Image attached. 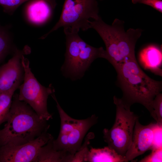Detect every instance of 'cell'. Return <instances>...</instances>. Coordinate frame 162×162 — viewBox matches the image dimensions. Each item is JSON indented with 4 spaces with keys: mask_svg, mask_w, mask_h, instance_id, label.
Masks as SVG:
<instances>
[{
    "mask_svg": "<svg viewBox=\"0 0 162 162\" xmlns=\"http://www.w3.org/2000/svg\"><path fill=\"white\" fill-rule=\"evenodd\" d=\"M51 95L56 102V106L60 118L61 126L59 133L68 134L84 122L85 119H76L68 116L60 105L54 92Z\"/></svg>",
    "mask_w": 162,
    "mask_h": 162,
    "instance_id": "obj_17",
    "label": "cell"
},
{
    "mask_svg": "<svg viewBox=\"0 0 162 162\" xmlns=\"http://www.w3.org/2000/svg\"><path fill=\"white\" fill-rule=\"evenodd\" d=\"M26 8L28 20L37 25H42L48 22L51 18L56 3L47 0H31Z\"/></svg>",
    "mask_w": 162,
    "mask_h": 162,
    "instance_id": "obj_10",
    "label": "cell"
},
{
    "mask_svg": "<svg viewBox=\"0 0 162 162\" xmlns=\"http://www.w3.org/2000/svg\"><path fill=\"white\" fill-rule=\"evenodd\" d=\"M94 136V134L92 133H90L89 134V135H88L84 145L81 146L79 149L74 155L72 162H85L89 151L88 146V145L89 140L93 138Z\"/></svg>",
    "mask_w": 162,
    "mask_h": 162,
    "instance_id": "obj_21",
    "label": "cell"
},
{
    "mask_svg": "<svg viewBox=\"0 0 162 162\" xmlns=\"http://www.w3.org/2000/svg\"><path fill=\"white\" fill-rule=\"evenodd\" d=\"M154 123L146 125L141 124L139 118L135 122L131 144L125 157L128 161H132L137 157L151 150L153 141Z\"/></svg>",
    "mask_w": 162,
    "mask_h": 162,
    "instance_id": "obj_9",
    "label": "cell"
},
{
    "mask_svg": "<svg viewBox=\"0 0 162 162\" xmlns=\"http://www.w3.org/2000/svg\"><path fill=\"white\" fill-rule=\"evenodd\" d=\"M148 155L139 161L140 162H162V148L153 149Z\"/></svg>",
    "mask_w": 162,
    "mask_h": 162,
    "instance_id": "obj_24",
    "label": "cell"
},
{
    "mask_svg": "<svg viewBox=\"0 0 162 162\" xmlns=\"http://www.w3.org/2000/svg\"><path fill=\"white\" fill-rule=\"evenodd\" d=\"M89 22L91 28L95 30L104 41L107 60L115 69L128 60L136 58L135 47L143 31L142 29L130 28L125 31L123 21L116 18L110 25L100 16Z\"/></svg>",
    "mask_w": 162,
    "mask_h": 162,
    "instance_id": "obj_3",
    "label": "cell"
},
{
    "mask_svg": "<svg viewBox=\"0 0 162 162\" xmlns=\"http://www.w3.org/2000/svg\"><path fill=\"white\" fill-rule=\"evenodd\" d=\"M80 52L74 75H79L84 72L92 63L99 58L107 60L108 56L106 50L102 47H93L83 40L80 37L79 40Z\"/></svg>",
    "mask_w": 162,
    "mask_h": 162,
    "instance_id": "obj_11",
    "label": "cell"
},
{
    "mask_svg": "<svg viewBox=\"0 0 162 162\" xmlns=\"http://www.w3.org/2000/svg\"><path fill=\"white\" fill-rule=\"evenodd\" d=\"M152 145L151 150L162 148V125L154 123Z\"/></svg>",
    "mask_w": 162,
    "mask_h": 162,
    "instance_id": "obj_22",
    "label": "cell"
},
{
    "mask_svg": "<svg viewBox=\"0 0 162 162\" xmlns=\"http://www.w3.org/2000/svg\"><path fill=\"white\" fill-rule=\"evenodd\" d=\"M52 138L46 131L26 143L1 146L0 162H35L40 148Z\"/></svg>",
    "mask_w": 162,
    "mask_h": 162,
    "instance_id": "obj_7",
    "label": "cell"
},
{
    "mask_svg": "<svg viewBox=\"0 0 162 162\" xmlns=\"http://www.w3.org/2000/svg\"><path fill=\"white\" fill-rule=\"evenodd\" d=\"M53 139L40 148L35 162H72L73 156L68 152L57 151L53 148Z\"/></svg>",
    "mask_w": 162,
    "mask_h": 162,
    "instance_id": "obj_15",
    "label": "cell"
},
{
    "mask_svg": "<svg viewBox=\"0 0 162 162\" xmlns=\"http://www.w3.org/2000/svg\"><path fill=\"white\" fill-rule=\"evenodd\" d=\"M10 47V40L6 33L0 29V62L5 56Z\"/></svg>",
    "mask_w": 162,
    "mask_h": 162,
    "instance_id": "obj_23",
    "label": "cell"
},
{
    "mask_svg": "<svg viewBox=\"0 0 162 162\" xmlns=\"http://www.w3.org/2000/svg\"><path fill=\"white\" fill-rule=\"evenodd\" d=\"M22 64L24 70L23 82L18 88V99L28 104L41 118L48 120L52 115L48 112L47 100L48 96L54 92L51 86L46 87L37 80L29 67V62L23 56Z\"/></svg>",
    "mask_w": 162,
    "mask_h": 162,
    "instance_id": "obj_6",
    "label": "cell"
},
{
    "mask_svg": "<svg viewBox=\"0 0 162 162\" xmlns=\"http://www.w3.org/2000/svg\"><path fill=\"white\" fill-rule=\"evenodd\" d=\"M46 121L16 96L12 101L7 123L0 130V146L21 144L35 139L48 130Z\"/></svg>",
    "mask_w": 162,
    "mask_h": 162,
    "instance_id": "obj_1",
    "label": "cell"
},
{
    "mask_svg": "<svg viewBox=\"0 0 162 162\" xmlns=\"http://www.w3.org/2000/svg\"><path fill=\"white\" fill-rule=\"evenodd\" d=\"M115 70L117 84L122 92L123 101L130 106L136 103L140 104L151 113L152 101L162 91V81L155 80L146 74L136 58L128 60Z\"/></svg>",
    "mask_w": 162,
    "mask_h": 162,
    "instance_id": "obj_2",
    "label": "cell"
},
{
    "mask_svg": "<svg viewBox=\"0 0 162 162\" xmlns=\"http://www.w3.org/2000/svg\"><path fill=\"white\" fill-rule=\"evenodd\" d=\"M97 0H65L59 19L54 26L40 38L44 39L50 34L63 27L64 31L78 32L91 28L90 19H97L99 15Z\"/></svg>",
    "mask_w": 162,
    "mask_h": 162,
    "instance_id": "obj_5",
    "label": "cell"
},
{
    "mask_svg": "<svg viewBox=\"0 0 162 162\" xmlns=\"http://www.w3.org/2000/svg\"><path fill=\"white\" fill-rule=\"evenodd\" d=\"M113 99L116 106L115 122L110 129L103 130V138L109 147L125 156L131 144L136 121L139 117L121 98L114 96Z\"/></svg>",
    "mask_w": 162,
    "mask_h": 162,
    "instance_id": "obj_4",
    "label": "cell"
},
{
    "mask_svg": "<svg viewBox=\"0 0 162 162\" xmlns=\"http://www.w3.org/2000/svg\"><path fill=\"white\" fill-rule=\"evenodd\" d=\"M29 52L28 48L16 49L12 57L0 67V93L19 88L24 76L22 58Z\"/></svg>",
    "mask_w": 162,
    "mask_h": 162,
    "instance_id": "obj_8",
    "label": "cell"
},
{
    "mask_svg": "<svg viewBox=\"0 0 162 162\" xmlns=\"http://www.w3.org/2000/svg\"><path fill=\"white\" fill-rule=\"evenodd\" d=\"M66 40L64 68L73 75L80 52L78 32L64 31Z\"/></svg>",
    "mask_w": 162,
    "mask_h": 162,
    "instance_id": "obj_14",
    "label": "cell"
},
{
    "mask_svg": "<svg viewBox=\"0 0 162 162\" xmlns=\"http://www.w3.org/2000/svg\"><path fill=\"white\" fill-rule=\"evenodd\" d=\"M85 162H127L125 156L118 154L108 146L101 148L91 147L89 150Z\"/></svg>",
    "mask_w": 162,
    "mask_h": 162,
    "instance_id": "obj_16",
    "label": "cell"
},
{
    "mask_svg": "<svg viewBox=\"0 0 162 162\" xmlns=\"http://www.w3.org/2000/svg\"><path fill=\"white\" fill-rule=\"evenodd\" d=\"M139 58L144 68L162 76V50L159 47L153 45L145 47L140 52Z\"/></svg>",
    "mask_w": 162,
    "mask_h": 162,
    "instance_id": "obj_13",
    "label": "cell"
},
{
    "mask_svg": "<svg viewBox=\"0 0 162 162\" xmlns=\"http://www.w3.org/2000/svg\"><path fill=\"white\" fill-rule=\"evenodd\" d=\"M132 2L134 4H143L148 5L162 13L161 0H132Z\"/></svg>",
    "mask_w": 162,
    "mask_h": 162,
    "instance_id": "obj_25",
    "label": "cell"
},
{
    "mask_svg": "<svg viewBox=\"0 0 162 162\" xmlns=\"http://www.w3.org/2000/svg\"><path fill=\"white\" fill-rule=\"evenodd\" d=\"M151 116L158 124L162 125V94L160 93L155 96L152 105Z\"/></svg>",
    "mask_w": 162,
    "mask_h": 162,
    "instance_id": "obj_19",
    "label": "cell"
},
{
    "mask_svg": "<svg viewBox=\"0 0 162 162\" xmlns=\"http://www.w3.org/2000/svg\"><path fill=\"white\" fill-rule=\"evenodd\" d=\"M98 119V117L95 115H93L85 119L82 124L70 132L65 134L67 136L68 152L74 156L81 147L85 134L90 128L97 123Z\"/></svg>",
    "mask_w": 162,
    "mask_h": 162,
    "instance_id": "obj_12",
    "label": "cell"
},
{
    "mask_svg": "<svg viewBox=\"0 0 162 162\" xmlns=\"http://www.w3.org/2000/svg\"><path fill=\"white\" fill-rule=\"evenodd\" d=\"M31 0H0V5L3 7L4 11L11 15L21 4ZM56 3V0H47Z\"/></svg>",
    "mask_w": 162,
    "mask_h": 162,
    "instance_id": "obj_20",
    "label": "cell"
},
{
    "mask_svg": "<svg viewBox=\"0 0 162 162\" xmlns=\"http://www.w3.org/2000/svg\"><path fill=\"white\" fill-rule=\"evenodd\" d=\"M14 88L0 93V125L6 121L12 103V98L15 91Z\"/></svg>",
    "mask_w": 162,
    "mask_h": 162,
    "instance_id": "obj_18",
    "label": "cell"
}]
</instances>
